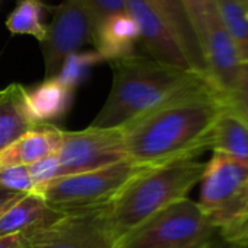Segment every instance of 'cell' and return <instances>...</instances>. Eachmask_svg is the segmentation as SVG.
I'll list each match as a JSON object with an SVG mask.
<instances>
[{
  "label": "cell",
  "instance_id": "obj_4",
  "mask_svg": "<svg viewBox=\"0 0 248 248\" xmlns=\"http://www.w3.org/2000/svg\"><path fill=\"white\" fill-rule=\"evenodd\" d=\"M149 170L129 159L99 170L56 178L34 188L56 212L70 213L108 206L129 181Z\"/></svg>",
  "mask_w": 248,
  "mask_h": 248
},
{
  "label": "cell",
  "instance_id": "obj_16",
  "mask_svg": "<svg viewBox=\"0 0 248 248\" xmlns=\"http://www.w3.org/2000/svg\"><path fill=\"white\" fill-rule=\"evenodd\" d=\"M25 92L21 83L0 91V152L35 127L27 114Z\"/></svg>",
  "mask_w": 248,
  "mask_h": 248
},
{
  "label": "cell",
  "instance_id": "obj_30",
  "mask_svg": "<svg viewBox=\"0 0 248 248\" xmlns=\"http://www.w3.org/2000/svg\"><path fill=\"white\" fill-rule=\"evenodd\" d=\"M245 241H248V222L244 226H241L226 242L228 244H241V242H245Z\"/></svg>",
  "mask_w": 248,
  "mask_h": 248
},
{
  "label": "cell",
  "instance_id": "obj_24",
  "mask_svg": "<svg viewBox=\"0 0 248 248\" xmlns=\"http://www.w3.org/2000/svg\"><path fill=\"white\" fill-rule=\"evenodd\" d=\"M181 2L188 15L196 38H199L209 19L216 14L215 0H181Z\"/></svg>",
  "mask_w": 248,
  "mask_h": 248
},
{
  "label": "cell",
  "instance_id": "obj_11",
  "mask_svg": "<svg viewBox=\"0 0 248 248\" xmlns=\"http://www.w3.org/2000/svg\"><path fill=\"white\" fill-rule=\"evenodd\" d=\"M197 43L206 75L215 89L220 91L229 83L244 62L229 34L223 28L217 12L209 19L199 35Z\"/></svg>",
  "mask_w": 248,
  "mask_h": 248
},
{
  "label": "cell",
  "instance_id": "obj_21",
  "mask_svg": "<svg viewBox=\"0 0 248 248\" xmlns=\"http://www.w3.org/2000/svg\"><path fill=\"white\" fill-rule=\"evenodd\" d=\"M210 219L217 229V235L225 241L248 222V178L242 183L229 203Z\"/></svg>",
  "mask_w": 248,
  "mask_h": 248
},
{
  "label": "cell",
  "instance_id": "obj_6",
  "mask_svg": "<svg viewBox=\"0 0 248 248\" xmlns=\"http://www.w3.org/2000/svg\"><path fill=\"white\" fill-rule=\"evenodd\" d=\"M105 207L60 213L24 232L21 248H115L105 222Z\"/></svg>",
  "mask_w": 248,
  "mask_h": 248
},
{
  "label": "cell",
  "instance_id": "obj_7",
  "mask_svg": "<svg viewBox=\"0 0 248 248\" xmlns=\"http://www.w3.org/2000/svg\"><path fill=\"white\" fill-rule=\"evenodd\" d=\"M60 177L88 172L127 159L121 129L62 130V143L56 152ZM59 177V178H60Z\"/></svg>",
  "mask_w": 248,
  "mask_h": 248
},
{
  "label": "cell",
  "instance_id": "obj_19",
  "mask_svg": "<svg viewBox=\"0 0 248 248\" xmlns=\"http://www.w3.org/2000/svg\"><path fill=\"white\" fill-rule=\"evenodd\" d=\"M215 6L242 62L248 63V8L238 0H215Z\"/></svg>",
  "mask_w": 248,
  "mask_h": 248
},
{
  "label": "cell",
  "instance_id": "obj_22",
  "mask_svg": "<svg viewBox=\"0 0 248 248\" xmlns=\"http://www.w3.org/2000/svg\"><path fill=\"white\" fill-rule=\"evenodd\" d=\"M217 95L225 109L248 126V63L239 66L235 76L217 91Z\"/></svg>",
  "mask_w": 248,
  "mask_h": 248
},
{
  "label": "cell",
  "instance_id": "obj_33",
  "mask_svg": "<svg viewBox=\"0 0 248 248\" xmlns=\"http://www.w3.org/2000/svg\"><path fill=\"white\" fill-rule=\"evenodd\" d=\"M238 2H241L244 6H247V8H248V0H238Z\"/></svg>",
  "mask_w": 248,
  "mask_h": 248
},
{
  "label": "cell",
  "instance_id": "obj_20",
  "mask_svg": "<svg viewBox=\"0 0 248 248\" xmlns=\"http://www.w3.org/2000/svg\"><path fill=\"white\" fill-rule=\"evenodd\" d=\"M44 8L40 0H19L15 11L6 19L11 34L31 35L43 43L47 35V25L43 22Z\"/></svg>",
  "mask_w": 248,
  "mask_h": 248
},
{
  "label": "cell",
  "instance_id": "obj_5",
  "mask_svg": "<svg viewBox=\"0 0 248 248\" xmlns=\"http://www.w3.org/2000/svg\"><path fill=\"white\" fill-rule=\"evenodd\" d=\"M216 232L210 216L186 197L123 235L115 248H199Z\"/></svg>",
  "mask_w": 248,
  "mask_h": 248
},
{
  "label": "cell",
  "instance_id": "obj_12",
  "mask_svg": "<svg viewBox=\"0 0 248 248\" xmlns=\"http://www.w3.org/2000/svg\"><path fill=\"white\" fill-rule=\"evenodd\" d=\"M73 92L57 78L44 79L37 86L27 89L25 107L31 123L35 127L56 126L54 123L62 120L69 111Z\"/></svg>",
  "mask_w": 248,
  "mask_h": 248
},
{
  "label": "cell",
  "instance_id": "obj_23",
  "mask_svg": "<svg viewBox=\"0 0 248 248\" xmlns=\"http://www.w3.org/2000/svg\"><path fill=\"white\" fill-rule=\"evenodd\" d=\"M101 62H104V60L95 50H92V51H76L73 54H69L64 59V62H63L56 78L64 86L75 91L76 86L80 85L82 80L88 76L89 70Z\"/></svg>",
  "mask_w": 248,
  "mask_h": 248
},
{
  "label": "cell",
  "instance_id": "obj_1",
  "mask_svg": "<svg viewBox=\"0 0 248 248\" xmlns=\"http://www.w3.org/2000/svg\"><path fill=\"white\" fill-rule=\"evenodd\" d=\"M225 107L216 89L165 104L121 129L127 159L148 168L196 159L212 149Z\"/></svg>",
  "mask_w": 248,
  "mask_h": 248
},
{
  "label": "cell",
  "instance_id": "obj_3",
  "mask_svg": "<svg viewBox=\"0 0 248 248\" xmlns=\"http://www.w3.org/2000/svg\"><path fill=\"white\" fill-rule=\"evenodd\" d=\"M206 162L181 161L149 168L129 181L105 207V222L117 242L146 219L187 197L202 180Z\"/></svg>",
  "mask_w": 248,
  "mask_h": 248
},
{
  "label": "cell",
  "instance_id": "obj_29",
  "mask_svg": "<svg viewBox=\"0 0 248 248\" xmlns=\"http://www.w3.org/2000/svg\"><path fill=\"white\" fill-rule=\"evenodd\" d=\"M21 242H22V233L3 236L0 238V248H21Z\"/></svg>",
  "mask_w": 248,
  "mask_h": 248
},
{
  "label": "cell",
  "instance_id": "obj_9",
  "mask_svg": "<svg viewBox=\"0 0 248 248\" xmlns=\"http://www.w3.org/2000/svg\"><path fill=\"white\" fill-rule=\"evenodd\" d=\"M126 11L139 27V43H142L146 56L178 69L199 72L177 35L148 0H127Z\"/></svg>",
  "mask_w": 248,
  "mask_h": 248
},
{
  "label": "cell",
  "instance_id": "obj_32",
  "mask_svg": "<svg viewBox=\"0 0 248 248\" xmlns=\"http://www.w3.org/2000/svg\"><path fill=\"white\" fill-rule=\"evenodd\" d=\"M199 248H215V242L210 241V242H207V244H204V245H202V247H199Z\"/></svg>",
  "mask_w": 248,
  "mask_h": 248
},
{
  "label": "cell",
  "instance_id": "obj_15",
  "mask_svg": "<svg viewBox=\"0 0 248 248\" xmlns=\"http://www.w3.org/2000/svg\"><path fill=\"white\" fill-rule=\"evenodd\" d=\"M59 215L60 212L53 210L38 193L24 194L0 215V238L24 233Z\"/></svg>",
  "mask_w": 248,
  "mask_h": 248
},
{
  "label": "cell",
  "instance_id": "obj_8",
  "mask_svg": "<svg viewBox=\"0 0 248 248\" xmlns=\"http://www.w3.org/2000/svg\"><path fill=\"white\" fill-rule=\"evenodd\" d=\"M53 12L54 18L41 43L46 79L56 78L64 59L93 44L95 37V24L85 0H63Z\"/></svg>",
  "mask_w": 248,
  "mask_h": 248
},
{
  "label": "cell",
  "instance_id": "obj_25",
  "mask_svg": "<svg viewBox=\"0 0 248 248\" xmlns=\"http://www.w3.org/2000/svg\"><path fill=\"white\" fill-rule=\"evenodd\" d=\"M0 186L19 194H28L34 191V183L31 180L28 167L0 168Z\"/></svg>",
  "mask_w": 248,
  "mask_h": 248
},
{
  "label": "cell",
  "instance_id": "obj_18",
  "mask_svg": "<svg viewBox=\"0 0 248 248\" xmlns=\"http://www.w3.org/2000/svg\"><path fill=\"white\" fill-rule=\"evenodd\" d=\"M212 151L248 164V126L225 109L216 124Z\"/></svg>",
  "mask_w": 248,
  "mask_h": 248
},
{
  "label": "cell",
  "instance_id": "obj_31",
  "mask_svg": "<svg viewBox=\"0 0 248 248\" xmlns=\"http://www.w3.org/2000/svg\"><path fill=\"white\" fill-rule=\"evenodd\" d=\"M231 248H248V241L241 242V244H229Z\"/></svg>",
  "mask_w": 248,
  "mask_h": 248
},
{
  "label": "cell",
  "instance_id": "obj_10",
  "mask_svg": "<svg viewBox=\"0 0 248 248\" xmlns=\"http://www.w3.org/2000/svg\"><path fill=\"white\" fill-rule=\"evenodd\" d=\"M248 178V164L219 152L206 162L197 204L210 217L223 209Z\"/></svg>",
  "mask_w": 248,
  "mask_h": 248
},
{
  "label": "cell",
  "instance_id": "obj_26",
  "mask_svg": "<svg viewBox=\"0 0 248 248\" xmlns=\"http://www.w3.org/2000/svg\"><path fill=\"white\" fill-rule=\"evenodd\" d=\"M28 171L31 175V180L34 183V188L38 186H43L46 183H50L60 177V165L56 154L46 156L31 165H28Z\"/></svg>",
  "mask_w": 248,
  "mask_h": 248
},
{
  "label": "cell",
  "instance_id": "obj_17",
  "mask_svg": "<svg viewBox=\"0 0 248 248\" xmlns=\"http://www.w3.org/2000/svg\"><path fill=\"white\" fill-rule=\"evenodd\" d=\"M151 6L161 15V18L167 22V25L172 30V32L180 40L181 46L184 47L187 56L190 57L191 63L199 72L206 75L202 54L199 50L197 38L193 31L191 22L188 15L183 6L181 0H148Z\"/></svg>",
  "mask_w": 248,
  "mask_h": 248
},
{
  "label": "cell",
  "instance_id": "obj_14",
  "mask_svg": "<svg viewBox=\"0 0 248 248\" xmlns=\"http://www.w3.org/2000/svg\"><path fill=\"white\" fill-rule=\"evenodd\" d=\"M62 143V129L57 126H38L0 152V168L28 167L56 154Z\"/></svg>",
  "mask_w": 248,
  "mask_h": 248
},
{
  "label": "cell",
  "instance_id": "obj_13",
  "mask_svg": "<svg viewBox=\"0 0 248 248\" xmlns=\"http://www.w3.org/2000/svg\"><path fill=\"white\" fill-rule=\"evenodd\" d=\"M138 43L139 27L127 11L107 18L95 30V51L108 63L135 54Z\"/></svg>",
  "mask_w": 248,
  "mask_h": 248
},
{
  "label": "cell",
  "instance_id": "obj_2",
  "mask_svg": "<svg viewBox=\"0 0 248 248\" xmlns=\"http://www.w3.org/2000/svg\"><path fill=\"white\" fill-rule=\"evenodd\" d=\"M112 85L109 95L92 120L98 129H117L165 104L207 89H215L207 75L178 69L146 54L109 62Z\"/></svg>",
  "mask_w": 248,
  "mask_h": 248
},
{
  "label": "cell",
  "instance_id": "obj_27",
  "mask_svg": "<svg viewBox=\"0 0 248 248\" xmlns=\"http://www.w3.org/2000/svg\"><path fill=\"white\" fill-rule=\"evenodd\" d=\"M85 2L92 15L95 30L107 18L126 12V5H127V0H85Z\"/></svg>",
  "mask_w": 248,
  "mask_h": 248
},
{
  "label": "cell",
  "instance_id": "obj_28",
  "mask_svg": "<svg viewBox=\"0 0 248 248\" xmlns=\"http://www.w3.org/2000/svg\"><path fill=\"white\" fill-rule=\"evenodd\" d=\"M21 196H24V194L11 191V190L3 188L2 186H0V215H2L14 202H16Z\"/></svg>",
  "mask_w": 248,
  "mask_h": 248
}]
</instances>
